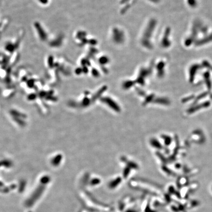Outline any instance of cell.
<instances>
[{"mask_svg": "<svg viewBox=\"0 0 212 212\" xmlns=\"http://www.w3.org/2000/svg\"><path fill=\"white\" fill-rule=\"evenodd\" d=\"M104 102H105L107 104V105L110 106V107L113 108V109L115 110L116 111H119V106H117L116 104L113 102V101L112 100V99H109L108 98H106L103 99Z\"/></svg>", "mask_w": 212, "mask_h": 212, "instance_id": "cell-1", "label": "cell"}]
</instances>
